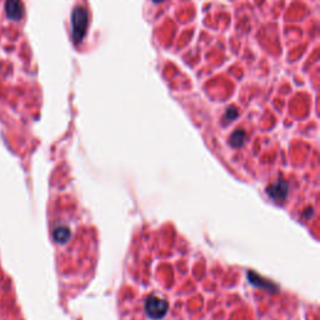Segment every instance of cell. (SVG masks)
<instances>
[{"instance_id": "cell-1", "label": "cell", "mask_w": 320, "mask_h": 320, "mask_svg": "<svg viewBox=\"0 0 320 320\" xmlns=\"http://www.w3.org/2000/svg\"><path fill=\"white\" fill-rule=\"evenodd\" d=\"M88 29V13L82 6H76L71 13V38L74 43H82Z\"/></svg>"}, {"instance_id": "cell-2", "label": "cell", "mask_w": 320, "mask_h": 320, "mask_svg": "<svg viewBox=\"0 0 320 320\" xmlns=\"http://www.w3.org/2000/svg\"><path fill=\"white\" fill-rule=\"evenodd\" d=\"M145 308L146 312H148V314L150 315V317L158 319V318L163 317V315L165 314L166 310H168V304H166V302H164V300L152 297L149 298L148 302H146Z\"/></svg>"}, {"instance_id": "cell-3", "label": "cell", "mask_w": 320, "mask_h": 320, "mask_svg": "<svg viewBox=\"0 0 320 320\" xmlns=\"http://www.w3.org/2000/svg\"><path fill=\"white\" fill-rule=\"evenodd\" d=\"M6 15L12 20H20L24 15V6L21 0H6Z\"/></svg>"}, {"instance_id": "cell-4", "label": "cell", "mask_w": 320, "mask_h": 320, "mask_svg": "<svg viewBox=\"0 0 320 320\" xmlns=\"http://www.w3.org/2000/svg\"><path fill=\"white\" fill-rule=\"evenodd\" d=\"M70 236V231L68 228L64 227H59L54 230V239H55L58 243H65L68 242V239Z\"/></svg>"}, {"instance_id": "cell-5", "label": "cell", "mask_w": 320, "mask_h": 320, "mask_svg": "<svg viewBox=\"0 0 320 320\" xmlns=\"http://www.w3.org/2000/svg\"><path fill=\"white\" fill-rule=\"evenodd\" d=\"M160 1H163V0H154V3H160Z\"/></svg>"}]
</instances>
